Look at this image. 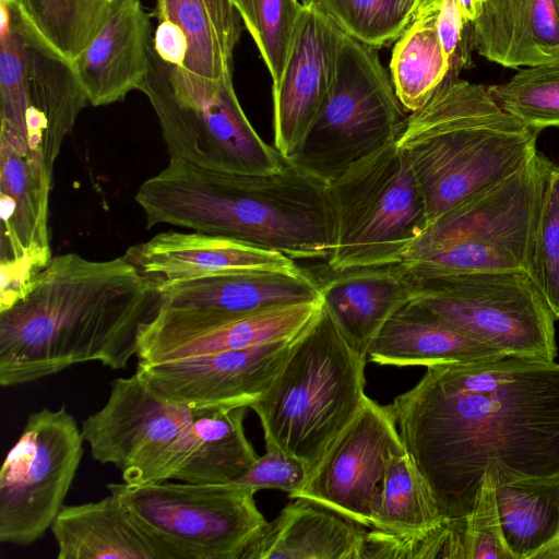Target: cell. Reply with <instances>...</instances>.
Returning a JSON list of instances; mask_svg holds the SVG:
<instances>
[{
  "mask_svg": "<svg viewBox=\"0 0 559 559\" xmlns=\"http://www.w3.org/2000/svg\"><path fill=\"white\" fill-rule=\"evenodd\" d=\"M348 35L373 47L395 43L418 19L438 13L443 0H314Z\"/></svg>",
  "mask_w": 559,
  "mask_h": 559,
  "instance_id": "34",
  "label": "cell"
},
{
  "mask_svg": "<svg viewBox=\"0 0 559 559\" xmlns=\"http://www.w3.org/2000/svg\"><path fill=\"white\" fill-rule=\"evenodd\" d=\"M123 257L157 292L170 284L248 270L296 272L295 260L270 249L200 231H165L130 247Z\"/></svg>",
  "mask_w": 559,
  "mask_h": 559,
  "instance_id": "19",
  "label": "cell"
},
{
  "mask_svg": "<svg viewBox=\"0 0 559 559\" xmlns=\"http://www.w3.org/2000/svg\"><path fill=\"white\" fill-rule=\"evenodd\" d=\"M157 308V292L123 255H55L0 309V384L29 383L84 362L123 369Z\"/></svg>",
  "mask_w": 559,
  "mask_h": 559,
  "instance_id": "2",
  "label": "cell"
},
{
  "mask_svg": "<svg viewBox=\"0 0 559 559\" xmlns=\"http://www.w3.org/2000/svg\"><path fill=\"white\" fill-rule=\"evenodd\" d=\"M373 48L343 31L331 88L293 159L332 182L352 165L397 142L407 116Z\"/></svg>",
  "mask_w": 559,
  "mask_h": 559,
  "instance_id": "10",
  "label": "cell"
},
{
  "mask_svg": "<svg viewBox=\"0 0 559 559\" xmlns=\"http://www.w3.org/2000/svg\"><path fill=\"white\" fill-rule=\"evenodd\" d=\"M539 132L506 112L487 87L449 70L407 116L396 142L418 182L429 226L467 195L530 162Z\"/></svg>",
  "mask_w": 559,
  "mask_h": 559,
  "instance_id": "4",
  "label": "cell"
},
{
  "mask_svg": "<svg viewBox=\"0 0 559 559\" xmlns=\"http://www.w3.org/2000/svg\"><path fill=\"white\" fill-rule=\"evenodd\" d=\"M496 487L486 472L465 515L466 559H511L502 537Z\"/></svg>",
  "mask_w": 559,
  "mask_h": 559,
  "instance_id": "39",
  "label": "cell"
},
{
  "mask_svg": "<svg viewBox=\"0 0 559 559\" xmlns=\"http://www.w3.org/2000/svg\"><path fill=\"white\" fill-rule=\"evenodd\" d=\"M154 51L166 62L206 79L231 71L205 0H155Z\"/></svg>",
  "mask_w": 559,
  "mask_h": 559,
  "instance_id": "29",
  "label": "cell"
},
{
  "mask_svg": "<svg viewBox=\"0 0 559 559\" xmlns=\"http://www.w3.org/2000/svg\"><path fill=\"white\" fill-rule=\"evenodd\" d=\"M50 530L58 559H160L110 492L98 501L63 506Z\"/></svg>",
  "mask_w": 559,
  "mask_h": 559,
  "instance_id": "27",
  "label": "cell"
},
{
  "mask_svg": "<svg viewBox=\"0 0 559 559\" xmlns=\"http://www.w3.org/2000/svg\"><path fill=\"white\" fill-rule=\"evenodd\" d=\"M107 488L160 559H242L267 523L255 492L229 484L123 481Z\"/></svg>",
  "mask_w": 559,
  "mask_h": 559,
  "instance_id": "9",
  "label": "cell"
},
{
  "mask_svg": "<svg viewBox=\"0 0 559 559\" xmlns=\"http://www.w3.org/2000/svg\"><path fill=\"white\" fill-rule=\"evenodd\" d=\"M297 337L157 362L140 360L135 372L152 393L171 403L249 408L278 373Z\"/></svg>",
  "mask_w": 559,
  "mask_h": 559,
  "instance_id": "17",
  "label": "cell"
},
{
  "mask_svg": "<svg viewBox=\"0 0 559 559\" xmlns=\"http://www.w3.org/2000/svg\"><path fill=\"white\" fill-rule=\"evenodd\" d=\"M246 406L211 408L192 421L133 484H226L257 461L243 427Z\"/></svg>",
  "mask_w": 559,
  "mask_h": 559,
  "instance_id": "20",
  "label": "cell"
},
{
  "mask_svg": "<svg viewBox=\"0 0 559 559\" xmlns=\"http://www.w3.org/2000/svg\"><path fill=\"white\" fill-rule=\"evenodd\" d=\"M146 228L168 224L278 251L326 260L335 241L330 183L285 159L267 175L219 171L169 158L141 183Z\"/></svg>",
  "mask_w": 559,
  "mask_h": 559,
  "instance_id": "3",
  "label": "cell"
},
{
  "mask_svg": "<svg viewBox=\"0 0 559 559\" xmlns=\"http://www.w3.org/2000/svg\"><path fill=\"white\" fill-rule=\"evenodd\" d=\"M534 559H559V532L550 543L535 555Z\"/></svg>",
  "mask_w": 559,
  "mask_h": 559,
  "instance_id": "43",
  "label": "cell"
},
{
  "mask_svg": "<svg viewBox=\"0 0 559 559\" xmlns=\"http://www.w3.org/2000/svg\"><path fill=\"white\" fill-rule=\"evenodd\" d=\"M477 1H478V3H479V1H480V0H477ZM477 7H478V5H477Z\"/></svg>",
  "mask_w": 559,
  "mask_h": 559,
  "instance_id": "46",
  "label": "cell"
},
{
  "mask_svg": "<svg viewBox=\"0 0 559 559\" xmlns=\"http://www.w3.org/2000/svg\"><path fill=\"white\" fill-rule=\"evenodd\" d=\"M506 356L432 317L413 300L397 311L373 340L367 361L425 366Z\"/></svg>",
  "mask_w": 559,
  "mask_h": 559,
  "instance_id": "26",
  "label": "cell"
},
{
  "mask_svg": "<svg viewBox=\"0 0 559 559\" xmlns=\"http://www.w3.org/2000/svg\"><path fill=\"white\" fill-rule=\"evenodd\" d=\"M405 451L392 405L367 396L289 498L313 501L372 528L389 463Z\"/></svg>",
  "mask_w": 559,
  "mask_h": 559,
  "instance_id": "14",
  "label": "cell"
},
{
  "mask_svg": "<svg viewBox=\"0 0 559 559\" xmlns=\"http://www.w3.org/2000/svg\"><path fill=\"white\" fill-rule=\"evenodd\" d=\"M140 86L160 126L169 158L205 169L250 175L280 170L285 158L253 129L237 98L231 71L219 79L191 74L151 46Z\"/></svg>",
  "mask_w": 559,
  "mask_h": 559,
  "instance_id": "7",
  "label": "cell"
},
{
  "mask_svg": "<svg viewBox=\"0 0 559 559\" xmlns=\"http://www.w3.org/2000/svg\"><path fill=\"white\" fill-rule=\"evenodd\" d=\"M84 438L64 406L32 413L0 471V540L27 546L51 527L80 466Z\"/></svg>",
  "mask_w": 559,
  "mask_h": 559,
  "instance_id": "13",
  "label": "cell"
},
{
  "mask_svg": "<svg viewBox=\"0 0 559 559\" xmlns=\"http://www.w3.org/2000/svg\"><path fill=\"white\" fill-rule=\"evenodd\" d=\"M472 43L506 68L559 62V0H480Z\"/></svg>",
  "mask_w": 559,
  "mask_h": 559,
  "instance_id": "23",
  "label": "cell"
},
{
  "mask_svg": "<svg viewBox=\"0 0 559 559\" xmlns=\"http://www.w3.org/2000/svg\"><path fill=\"white\" fill-rule=\"evenodd\" d=\"M413 301L442 323L501 352L555 360V317L525 270L480 271L412 281Z\"/></svg>",
  "mask_w": 559,
  "mask_h": 559,
  "instance_id": "11",
  "label": "cell"
},
{
  "mask_svg": "<svg viewBox=\"0 0 559 559\" xmlns=\"http://www.w3.org/2000/svg\"><path fill=\"white\" fill-rule=\"evenodd\" d=\"M335 219L333 272L403 262L429 227L408 159L392 143L330 182Z\"/></svg>",
  "mask_w": 559,
  "mask_h": 559,
  "instance_id": "8",
  "label": "cell"
},
{
  "mask_svg": "<svg viewBox=\"0 0 559 559\" xmlns=\"http://www.w3.org/2000/svg\"><path fill=\"white\" fill-rule=\"evenodd\" d=\"M151 46V17L141 0H112L100 31L72 63L90 105H109L139 90Z\"/></svg>",
  "mask_w": 559,
  "mask_h": 559,
  "instance_id": "21",
  "label": "cell"
},
{
  "mask_svg": "<svg viewBox=\"0 0 559 559\" xmlns=\"http://www.w3.org/2000/svg\"><path fill=\"white\" fill-rule=\"evenodd\" d=\"M205 3L223 50L233 60L234 48L241 32L239 15L231 0H205Z\"/></svg>",
  "mask_w": 559,
  "mask_h": 559,
  "instance_id": "42",
  "label": "cell"
},
{
  "mask_svg": "<svg viewBox=\"0 0 559 559\" xmlns=\"http://www.w3.org/2000/svg\"><path fill=\"white\" fill-rule=\"evenodd\" d=\"M526 272L559 319V166L550 170L531 238Z\"/></svg>",
  "mask_w": 559,
  "mask_h": 559,
  "instance_id": "38",
  "label": "cell"
},
{
  "mask_svg": "<svg viewBox=\"0 0 559 559\" xmlns=\"http://www.w3.org/2000/svg\"><path fill=\"white\" fill-rule=\"evenodd\" d=\"M306 466L287 454L273 442L265 441V454L238 478L226 483L257 492L261 489H278L289 495L302 485L307 476Z\"/></svg>",
  "mask_w": 559,
  "mask_h": 559,
  "instance_id": "40",
  "label": "cell"
},
{
  "mask_svg": "<svg viewBox=\"0 0 559 559\" xmlns=\"http://www.w3.org/2000/svg\"><path fill=\"white\" fill-rule=\"evenodd\" d=\"M343 29L314 0H302L280 84L272 87L274 147L293 159L334 80Z\"/></svg>",
  "mask_w": 559,
  "mask_h": 559,
  "instance_id": "18",
  "label": "cell"
},
{
  "mask_svg": "<svg viewBox=\"0 0 559 559\" xmlns=\"http://www.w3.org/2000/svg\"><path fill=\"white\" fill-rule=\"evenodd\" d=\"M366 362L322 305L271 384L249 406L260 419L264 441L309 471L367 397Z\"/></svg>",
  "mask_w": 559,
  "mask_h": 559,
  "instance_id": "5",
  "label": "cell"
},
{
  "mask_svg": "<svg viewBox=\"0 0 559 559\" xmlns=\"http://www.w3.org/2000/svg\"><path fill=\"white\" fill-rule=\"evenodd\" d=\"M272 78L280 84L301 12L299 0H231Z\"/></svg>",
  "mask_w": 559,
  "mask_h": 559,
  "instance_id": "36",
  "label": "cell"
},
{
  "mask_svg": "<svg viewBox=\"0 0 559 559\" xmlns=\"http://www.w3.org/2000/svg\"><path fill=\"white\" fill-rule=\"evenodd\" d=\"M11 0H1L2 3H9Z\"/></svg>",
  "mask_w": 559,
  "mask_h": 559,
  "instance_id": "45",
  "label": "cell"
},
{
  "mask_svg": "<svg viewBox=\"0 0 559 559\" xmlns=\"http://www.w3.org/2000/svg\"><path fill=\"white\" fill-rule=\"evenodd\" d=\"M111 2L11 0L3 4L31 44L72 64L100 31Z\"/></svg>",
  "mask_w": 559,
  "mask_h": 559,
  "instance_id": "28",
  "label": "cell"
},
{
  "mask_svg": "<svg viewBox=\"0 0 559 559\" xmlns=\"http://www.w3.org/2000/svg\"><path fill=\"white\" fill-rule=\"evenodd\" d=\"M511 559H534L559 532V483L519 480L496 487Z\"/></svg>",
  "mask_w": 559,
  "mask_h": 559,
  "instance_id": "30",
  "label": "cell"
},
{
  "mask_svg": "<svg viewBox=\"0 0 559 559\" xmlns=\"http://www.w3.org/2000/svg\"><path fill=\"white\" fill-rule=\"evenodd\" d=\"M555 164L536 154L511 175L453 205L399 263L412 281L480 271L525 270L545 185Z\"/></svg>",
  "mask_w": 559,
  "mask_h": 559,
  "instance_id": "6",
  "label": "cell"
},
{
  "mask_svg": "<svg viewBox=\"0 0 559 559\" xmlns=\"http://www.w3.org/2000/svg\"><path fill=\"white\" fill-rule=\"evenodd\" d=\"M26 40L14 24L8 8L1 3L0 96L1 130L27 148Z\"/></svg>",
  "mask_w": 559,
  "mask_h": 559,
  "instance_id": "37",
  "label": "cell"
},
{
  "mask_svg": "<svg viewBox=\"0 0 559 559\" xmlns=\"http://www.w3.org/2000/svg\"><path fill=\"white\" fill-rule=\"evenodd\" d=\"M320 292L323 307L343 337L366 358L386 322L416 297L399 263L333 272L320 282Z\"/></svg>",
  "mask_w": 559,
  "mask_h": 559,
  "instance_id": "22",
  "label": "cell"
},
{
  "mask_svg": "<svg viewBox=\"0 0 559 559\" xmlns=\"http://www.w3.org/2000/svg\"><path fill=\"white\" fill-rule=\"evenodd\" d=\"M25 40L27 143L53 169L64 139L90 103L71 63Z\"/></svg>",
  "mask_w": 559,
  "mask_h": 559,
  "instance_id": "25",
  "label": "cell"
},
{
  "mask_svg": "<svg viewBox=\"0 0 559 559\" xmlns=\"http://www.w3.org/2000/svg\"><path fill=\"white\" fill-rule=\"evenodd\" d=\"M209 409L156 396L135 372L111 382L107 402L84 419L81 430L92 457L102 464L115 465L123 481L132 484L192 421Z\"/></svg>",
  "mask_w": 559,
  "mask_h": 559,
  "instance_id": "16",
  "label": "cell"
},
{
  "mask_svg": "<svg viewBox=\"0 0 559 559\" xmlns=\"http://www.w3.org/2000/svg\"><path fill=\"white\" fill-rule=\"evenodd\" d=\"M437 15L416 20L392 50L391 81L401 105L409 112L426 103L450 69L437 33Z\"/></svg>",
  "mask_w": 559,
  "mask_h": 559,
  "instance_id": "32",
  "label": "cell"
},
{
  "mask_svg": "<svg viewBox=\"0 0 559 559\" xmlns=\"http://www.w3.org/2000/svg\"><path fill=\"white\" fill-rule=\"evenodd\" d=\"M140 336L136 357L155 362L167 350L230 321L321 299L320 282L304 271L248 270L170 284Z\"/></svg>",
  "mask_w": 559,
  "mask_h": 559,
  "instance_id": "12",
  "label": "cell"
},
{
  "mask_svg": "<svg viewBox=\"0 0 559 559\" xmlns=\"http://www.w3.org/2000/svg\"><path fill=\"white\" fill-rule=\"evenodd\" d=\"M392 405L404 447L445 518L481 477L559 483V364L518 356L427 367Z\"/></svg>",
  "mask_w": 559,
  "mask_h": 559,
  "instance_id": "1",
  "label": "cell"
},
{
  "mask_svg": "<svg viewBox=\"0 0 559 559\" xmlns=\"http://www.w3.org/2000/svg\"><path fill=\"white\" fill-rule=\"evenodd\" d=\"M487 90L506 112L527 126L540 131L559 127V62L521 68Z\"/></svg>",
  "mask_w": 559,
  "mask_h": 559,
  "instance_id": "35",
  "label": "cell"
},
{
  "mask_svg": "<svg viewBox=\"0 0 559 559\" xmlns=\"http://www.w3.org/2000/svg\"><path fill=\"white\" fill-rule=\"evenodd\" d=\"M437 33L450 69L461 73L471 62L472 22L467 21L456 0H443L436 21Z\"/></svg>",
  "mask_w": 559,
  "mask_h": 559,
  "instance_id": "41",
  "label": "cell"
},
{
  "mask_svg": "<svg viewBox=\"0 0 559 559\" xmlns=\"http://www.w3.org/2000/svg\"><path fill=\"white\" fill-rule=\"evenodd\" d=\"M322 305L321 298L230 321L177 345L163 354L157 361L245 349L295 338L316 319Z\"/></svg>",
  "mask_w": 559,
  "mask_h": 559,
  "instance_id": "31",
  "label": "cell"
},
{
  "mask_svg": "<svg viewBox=\"0 0 559 559\" xmlns=\"http://www.w3.org/2000/svg\"><path fill=\"white\" fill-rule=\"evenodd\" d=\"M445 519L408 452L394 455L385 472L370 530L411 535L426 532Z\"/></svg>",
  "mask_w": 559,
  "mask_h": 559,
  "instance_id": "33",
  "label": "cell"
},
{
  "mask_svg": "<svg viewBox=\"0 0 559 559\" xmlns=\"http://www.w3.org/2000/svg\"><path fill=\"white\" fill-rule=\"evenodd\" d=\"M52 173L39 153L0 133V309L12 304L52 258L48 234Z\"/></svg>",
  "mask_w": 559,
  "mask_h": 559,
  "instance_id": "15",
  "label": "cell"
},
{
  "mask_svg": "<svg viewBox=\"0 0 559 559\" xmlns=\"http://www.w3.org/2000/svg\"><path fill=\"white\" fill-rule=\"evenodd\" d=\"M365 532L319 503L295 498L253 537L242 559H360Z\"/></svg>",
  "mask_w": 559,
  "mask_h": 559,
  "instance_id": "24",
  "label": "cell"
},
{
  "mask_svg": "<svg viewBox=\"0 0 559 559\" xmlns=\"http://www.w3.org/2000/svg\"><path fill=\"white\" fill-rule=\"evenodd\" d=\"M456 1L460 5L465 19L469 22H473L476 17L478 1L477 0H456Z\"/></svg>",
  "mask_w": 559,
  "mask_h": 559,
  "instance_id": "44",
  "label": "cell"
}]
</instances>
